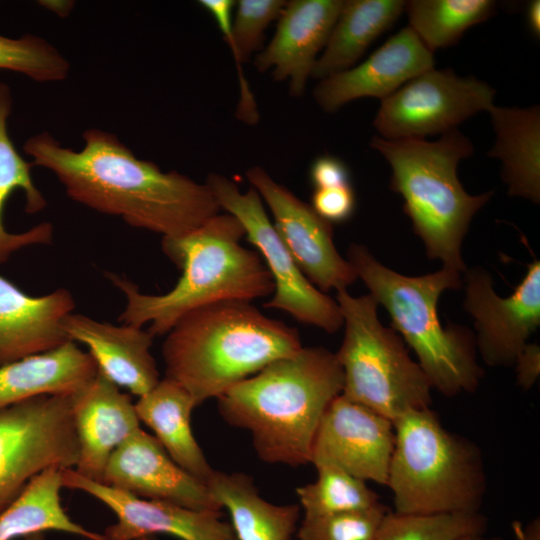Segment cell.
Here are the masks:
<instances>
[{"mask_svg":"<svg viewBox=\"0 0 540 540\" xmlns=\"http://www.w3.org/2000/svg\"><path fill=\"white\" fill-rule=\"evenodd\" d=\"M461 540H503L498 536H486L485 533L467 536Z\"/></svg>","mask_w":540,"mask_h":540,"instance_id":"41","label":"cell"},{"mask_svg":"<svg viewBox=\"0 0 540 540\" xmlns=\"http://www.w3.org/2000/svg\"><path fill=\"white\" fill-rule=\"evenodd\" d=\"M0 70L14 71L37 82H56L68 76L70 64L56 47L41 37L0 35Z\"/></svg>","mask_w":540,"mask_h":540,"instance_id":"33","label":"cell"},{"mask_svg":"<svg viewBox=\"0 0 540 540\" xmlns=\"http://www.w3.org/2000/svg\"><path fill=\"white\" fill-rule=\"evenodd\" d=\"M24 540H44L43 533H34L24 537Z\"/></svg>","mask_w":540,"mask_h":540,"instance_id":"42","label":"cell"},{"mask_svg":"<svg viewBox=\"0 0 540 540\" xmlns=\"http://www.w3.org/2000/svg\"><path fill=\"white\" fill-rule=\"evenodd\" d=\"M198 3L213 17L233 51L240 87L236 117L246 124L254 125L258 122L259 112L241 64L261 48L265 30L272 21L279 18L287 1L239 0L233 19L235 2L232 0H200Z\"/></svg>","mask_w":540,"mask_h":540,"instance_id":"27","label":"cell"},{"mask_svg":"<svg viewBox=\"0 0 540 540\" xmlns=\"http://www.w3.org/2000/svg\"><path fill=\"white\" fill-rule=\"evenodd\" d=\"M526 20L530 32L535 36H540V1L529 2L526 9Z\"/></svg>","mask_w":540,"mask_h":540,"instance_id":"39","label":"cell"},{"mask_svg":"<svg viewBox=\"0 0 540 540\" xmlns=\"http://www.w3.org/2000/svg\"><path fill=\"white\" fill-rule=\"evenodd\" d=\"M73 396L41 395L0 410V512L39 473L79 459Z\"/></svg>","mask_w":540,"mask_h":540,"instance_id":"9","label":"cell"},{"mask_svg":"<svg viewBox=\"0 0 540 540\" xmlns=\"http://www.w3.org/2000/svg\"><path fill=\"white\" fill-rule=\"evenodd\" d=\"M62 486L83 491L105 504L117 517L106 527V540H136L167 534L181 540H236L221 511L194 510L177 504L144 499L88 479L74 469H61Z\"/></svg>","mask_w":540,"mask_h":540,"instance_id":"14","label":"cell"},{"mask_svg":"<svg viewBox=\"0 0 540 540\" xmlns=\"http://www.w3.org/2000/svg\"><path fill=\"white\" fill-rule=\"evenodd\" d=\"M344 337L336 356L343 370L342 395L394 422L403 414L429 408L431 384L392 328L384 327L378 303L367 294L337 290Z\"/></svg>","mask_w":540,"mask_h":540,"instance_id":"8","label":"cell"},{"mask_svg":"<svg viewBox=\"0 0 540 540\" xmlns=\"http://www.w3.org/2000/svg\"><path fill=\"white\" fill-rule=\"evenodd\" d=\"M11 109L10 89L5 83H0V265L24 247L50 244L53 239V227L48 222H42L21 233L9 232L3 224L5 202L16 189L23 191L25 211L29 214L38 213L47 204L31 177L32 163H28L18 153L9 137L7 123Z\"/></svg>","mask_w":540,"mask_h":540,"instance_id":"28","label":"cell"},{"mask_svg":"<svg viewBox=\"0 0 540 540\" xmlns=\"http://www.w3.org/2000/svg\"><path fill=\"white\" fill-rule=\"evenodd\" d=\"M83 140L73 150L41 132L25 141L23 151L32 165L51 171L74 201L162 237L185 234L220 213L206 183L139 159L116 135L91 128Z\"/></svg>","mask_w":540,"mask_h":540,"instance_id":"1","label":"cell"},{"mask_svg":"<svg viewBox=\"0 0 540 540\" xmlns=\"http://www.w3.org/2000/svg\"><path fill=\"white\" fill-rule=\"evenodd\" d=\"M495 143L488 156L502 163L508 194L540 202V109L492 106Z\"/></svg>","mask_w":540,"mask_h":540,"instance_id":"24","label":"cell"},{"mask_svg":"<svg viewBox=\"0 0 540 540\" xmlns=\"http://www.w3.org/2000/svg\"><path fill=\"white\" fill-rule=\"evenodd\" d=\"M61 469L36 475L22 493L0 512V540H15L44 531H60L88 540H106L103 534L74 522L61 505Z\"/></svg>","mask_w":540,"mask_h":540,"instance_id":"29","label":"cell"},{"mask_svg":"<svg viewBox=\"0 0 540 540\" xmlns=\"http://www.w3.org/2000/svg\"><path fill=\"white\" fill-rule=\"evenodd\" d=\"M389 509L381 502L363 510L304 517L297 528V540H376L380 524Z\"/></svg>","mask_w":540,"mask_h":540,"instance_id":"34","label":"cell"},{"mask_svg":"<svg viewBox=\"0 0 540 540\" xmlns=\"http://www.w3.org/2000/svg\"><path fill=\"white\" fill-rule=\"evenodd\" d=\"M343 384L336 353L302 346L231 387L217 399L218 411L250 433L260 460L298 467L311 463L321 420Z\"/></svg>","mask_w":540,"mask_h":540,"instance_id":"2","label":"cell"},{"mask_svg":"<svg viewBox=\"0 0 540 540\" xmlns=\"http://www.w3.org/2000/svg\"><path fill=\"white\" fill-rule=\"evenodd\" d=\"M41 5L60 17H66L74 6L73 1H40Z\"/></svg>","mask_w":540,"mask_h":540,"instance_id":"40","label":"cell"},{"mask_svg":"<svg viewBox=\"0 0 540 540\" xmlns=\"http://www.w3.org/2000/svg\"><path fill=\"white\" fill-rule=\"evenodd\" d=\"M97 373L91 355L73 341L0 366V410L41 395L73 396Z\"/></svg>","mask_w":540,"mask_h":540,"instance_id":"22","label":"cell"},{"mask_svg":"<svg viewBox=\"0 0 540 540\" xmlns=\"http://www.w3.org/2000/svg\"><path fill=\"white\" fill-rule=\"evenodd\" d=\"M136 540H159V539L157 536H145V537L138 538Z\"/></svg>","mask_w":540,"mask_h":540,"instance_id":"43","label":"cell"},{"mask_svg":"<svg viewBox=\"0 0 540 540\" xmlns=\"http://www.w3.org/2000/svg\"><path fill=\"white\" fill-rule=\"evenodd\" d=\"M463 307L474 319L475 344L491 367L514 365L540 326V262L534 259L508 297L493 289L491 275L482 267L464 272Z\"/></svg>","mask_w":540,"mask_h":540,"instance_id":"12","label":"cell"},{"mask_svg":"<svg viewBox=\"0 0 540 540\" xmlns=\"http://www.w3.org/2000/svg\"><path fill=\"white\" fill-rule=\"evenodd\" d=\"M315 468L316 480L296 488L304 517L358 511L380 502L377 493L368 487L366 481L333 465L321 464Z\"/></svg>","mask_w":540,"mask_h":540,"instance_id":"31","label":"cell"},{"mask_svg":"<svg viewBox=\"0 0 540 540\" xmlns=\"http://www.w3.org/2000/svg\"><path fill=\"white\" fill-rule=\"evenodd\" d=\"M370 146L389 163L390 189L403 197V210L427 256L464 273L463 239L474 215L493 195H470L458 178L459 162L474 152L470 139L456 128L432 142L374 136Z\"/></svg>","mask_w":540,"mask_h":540,"instance_id":"6","label":"cell"},{"mask_svg":"<svg viewBox=\"0 0 540 540\" xmlns=\"http://www.w3.org/2000/svg\"><path fill=\"white\" fill-rule=\"evenodd\" d=\"M140 422L147 425L171 459L186 472L207 483L214 469L197 443L191 414L197 407L190 393L165 377L134 404Z\"/></svg>","mask_w":540,"mask_h":540,"instance_id":"23","label":"cell"},{"mask_svg":"<svg viewBox=\"0 0 540 540\" xmlns=\"http://www.w3.org/2000/svg\"><path fill=\"white\" fill-rule=\"evenodd\" d=\"M301 347L295 328L250 302L232 300L184 315L166 334L162 356L165 377L184 387L199 406Z\"/></svg>","mask_w":540,"mask_h":540,"instance_id":"4","label":"cell"},{"mask_svg":"<svg viewBox=\"0 0 540 540\" xmlns=\"http://www.w3.org/2000/svg\"><path fill=\"white\" fill-rule=\"evenodd\" d=\"M387 484L400 514L480 511L486 475L480 448L447 430L429 408L394 422Z\"/></svg>","mask_w":540,"mask_h":540,"instance_id":"7","label":"cell"},{"mask_svg":"<svg viewBox=\"0 0 540 540\" xmlns=\"http://www.w3.org/2000/svg\"><path fill=\"white\" fill-rule=\"evenodd\" d=\"M61 326L71 341L86 345L98 370L118 387L140 397L160 381L150 351L154 336L148 330L74 313L65 316Z\"/></svg>","mask_w":540,"mask_h":540,"instance_id":"20","label":"cell"},{"mask_svg":"<svg viewBox=\"0 0 540 540\" xmlns=\"http://www.w3.org/2000/svg\"><path fill=\"white\" fill-rule=\"evenodd\" d=\"M309 177L314 189L351 185L347 165L338 157L321 155L311 164Z\"/></svg>","mask_w":540,"mask_h":540,"instance_id":"36","label":"cell"},{"mask_svg":"<svg viewBox=\"0 0 540 540\" xmlns=\"http://www.w3.org/2000/svg\"><path fill=\"white\" fill-rule=\"evenodd\" d=\"M206 184L220 209L234 216L245 237L259 251L274 282L267 308L282 310L298 322L328 333L338 331L343 317L336 300L317 289L302 273L270 221L258 192H242L237 184L219 173L208 175Z\"/></svg>","mask_w":540,"mask_h":540,"instance_id":"10","label":"cell"},{"mask_svg":"<svg viewBox=\"0 0 540 540\" xmlns=\"http://www.w3.org/2000/svg\"><path fill=\"white\" fill-rule=\"evenodd\" d=\"M404 11L409 27L432 53L456 44L470 27L491 18L492 0H410Z\"/></svg>","mask_w":540,"mask_h":540,"instance_id":"30","label":"cell"},{"mask_svg":"<svg viewBox=\"0 0 540 540\" xmlns=\"http://www.w3.org/2000/svg\"><path fill=\"white\" fill-rule=\"evenodd\" d=\"M245 232L228 213H218L196 229L162 237V250L182 271L175 286L159 295L140 292L136 284L114 273L107 278L126 298L118 321L166 335L187 313L224 301H247L274 292V282L261 256L240 243Z\"/></svg>","mask_w":540,"mask_h":540,"instance_id":"3","label":"cell"},{"mask_svg":"<svg viewBox=\"0 0 540 540\" xmlns=\"http://www.w3.org/2000/svg\"><path fill=\"white\" fill-rule=\"evenodd\" d=\"M402 0L343 1L336 22L311 77L323 80L346 71L404 12Z\"/></svg>","mask_w":540,"mask_h":540,"instance_id":"26","label":"cell"},{"mask_svg":"<svg viewBox=\"0 0 540 540\" xmlns=\"http://www.w3.org/2000/svg\"><path fill=\"white\" fill-rule=\"evenodd\" d=\"M517 383L525 390L530 389L540 373V349L537 344L528 343L515 360Z\"/></svg>","mask_w":540,"mask_h":540,"instance_id":"37","label":"cell"},{"mask_svg":"<svg viewBox=\"0 0 540 540\" xmlns=\"http://www.w3.org/2000/svg\"><path fill=\"white\" fill-rule=\"evenodd\" d=\"M496 91L474 76L432 68L381 101L373 125L384 139H424L456 129L493 106Z\"/></svg>","mask_w":540,"mask_h":540,"instance_id":"11","label":"cell"},{"mask_svg":"<svg viewBox=\"0 0 540 540\" xmlns=\"http://www.w3.org/2000/svg\"><path fill=\"white\" fill-rule=\"evenodd\" d=\"M246 177L270 208L274 228L299 269L317 289L337 291L355 282L353 266L335 247L331 223L262 167L249 168Z\"/></svg>","mask_w":540,"mask_h":540,"instance_id":"13","label":"cell"},{"mask_svg":"<svg viewBox=\"0 0 540 540\" xmlns=\"http://www.w3.org/2000/svg\"><path fill=\"white\" fill-rule=\"evenodd\" d=\"M102 483L144 499L222 511L207 484L177 465L154 435L141 428L112 452Z\"/></svg>","mask_w":540,"mask_h":540,"instance_id":"16","label":"cell"},{"mask_svg":"<svg viewBox=\"0 0 540 540\" xmlns=\"http://www.w3.org/2000/svg\"><path fill=\"white\" fill-rule=\"evenodd\" d=\"M74 307L67 289L30 296L0 275V366L71 341L61 323Z\"/></svg>","mask_w":540,"mask_h":540,"instance_id":"21","label":"cell"},{"mask_svg":"<svg viewBox=\"0 0 540 540\" xmlns=\"http://www.w3.org/2000/svg\"><path fill=\"white\" fill-rule=\"evenodd\" d=\"M394 444L390 419L341 394L321 420L311 464L333 465L363 481L386 486Z\"/></svg>","mask_w":540,"mask_h":540,"instance_id":"15","label":"cell"},{"mask_svg":"<svg viewBox=\"0 0 540 540\" xmlns=\"http://www.w3.org/2000/svg\"><path fill=\"white\" fill-rule=\"evenodd\" d=\"M207 486L228 511L236 540H293L300 517L298 504L265 500L254 479L242 472L214 470Z\"/></svg>","mask_w":540,"mask_h":540,"instance_id":"25","label":"cell"},{"mask_svg":"<svg viewBox=\"0 0 540 540\" xmlns=\"http://www.w3.org/2000/svg\"><path fill=\"white\" fill-rule=\"evenodd\" d=\"M512 530L515 540H540V519L535 518L527 525L514 521Z\"/></svg>","mask_w":540,"mask_h":540,"instance_id":"38","label":"cell"},{"mask_svg":"<svg viewBox=\"0 0 540 540\" xmlns=\"http://www.w3.org/2000/svg\"><path fill=\"white\" fill-rule=\"evenodd\" d=\"M487 531V518L477 512L400 514L388 511L376 540H461Z\"/></svg>","mask_w":540,"mask_h":540,"instance_id":"32","label":"cell"},{"mask_svg":"<svg viewBox=\"0 0 540 540\" xmlns=\"http://www.w3.org/2000/svg\"><path fill=\"white\" fill-rule=\"evenodd\" d=\"M310 205L329 223H341L352 217L356 197L352 185L314 189Z\"/></svg>","mask_w":540,"mask_h":540,"instance_id":"35","label":"cell"},{"mask_svg":"<svg viewBox=\"0 0 540 540\" xmlns=\"http://www.w3.org/2000/svg\"><path fill=\"white\" fill-rule=\"evenodd\" d=\"M342 3L341 0L287 1L271 41L255 57L256 69L259 72L272 69L276 81L289 80L291 95H303Z\"/></svg>","mask_w":540,"mask_h":540,"instance_id":"18","label":"cell"},{"mask_svg":"<svg viewBox=\"0 0 540 540\" xmlns=\"http://www.w3.org/2000/svg\"><path fill=\"white\" fill-rule=\"evenodd\" d=\"M347 257L369 294L387 310L391 328L415 352L432 389L447 397L475 391L484 374L475 337L462 325L443 327L437 309L444 291L461 287L460 272L442 267L406 276L381 264L361 244H351Z\"/></svg>","mask_w":540,"mask_h":540,"instance_id":"5","label":"cell"},{"mask_svg":"<svg viewBox=\"0 0 540 540\" xmlns=\"http://www.w3.org/2000/svg\"><path fill=\"white\" fill-rule=\"evenodd\" d=\"M72 410L79 442L74 470L102 483L112 452L140 429L135 405L128 394L98 370L96 377L73 395Z\"/></svg>","mask_w":540,"mask_h":540,"instance_id":"19","label":"cell"},{"mask_svg":"<svg viewBox=\"0 0 540 540\" xmlns=\"http://www.w3.org/2000/svg\"><path fill=\"white\" fill-rule=\"evenodd\" d=\"M432 68L433 53L407 26L361 64L320 80L313 96L324 111L333 113L362 97H375L382 101L410 79Z\"/></svg>","mask_w":540,"mask_h":540,"instance_id":"17","label":"cell"}]
</instances>
